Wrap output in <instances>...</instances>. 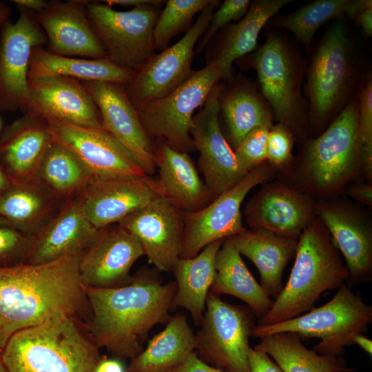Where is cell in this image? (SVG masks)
<instances>
[{"mask_svg":"<svg viewBox=\"0 0 372 372\" xmlns=\"http://www.w3.org/2000/svg\"><path fill=\"white\" fill-rule=\"evenodd\" d=\"M200 329L196 335L197 356L225 372H250L247 353L254 314L209 292Z\"/></svg>","mask_w":372,"mask_h":372,"instance_id":"obj_10","label":"cell"},{"mask_svg":"<svg viewBox=\"0 0 372 372\" xmlns=\"http://www.w3.org/2000/svg\"><path fill=\"white\" fill-rule=\"evenodd\" d=\"M103 1L111 7L117 5L122 7H133V8L144 5H163L165 3V1L163 0H106Z\"/></svg>","mask_w":372,"mask_h":372,"instance_id":"obj_49","label":"cell"},{"mask_svg":"<svg viewBox=\"0 0 372 372\" xmlns=\"http://www.w3.org/2000/svg\"><path fill=\"white\" fill-rule=\"evenodd\" d=\"M93 177L74 154L52 141L37 178L57 201H66L76 196Z\"/></svg>","mask_w":372,"mask_h":372,"instance_id":"obj_37","label":"cell"},{"mask_svg":"<svg viewBox=\"0 0 372 372\" xmlns=\"http://www.w3.org/2000/svg\"><path fill=\"white\" fill-rule=\"evenodd\" d=\"M293 132L278 123L270 128L267 142V160L274 165L287 163L291 156L293 145Z\"/></svg>","mask_w":372,"mask_h":372,"instance_id":"obj_44","label":"cell"},{"mask_svg":"<svg viewBox=\"0 0 372 372\" xmlns=\"http://www.w3.org/2000/svg\"><path fill=\"white\" fill-rule=\"evenodd\" d=\"M271 174L269 165L262 163L249 172L234 187L216 197L205 207L185 213L184 238L180 258H192L209 244L240 234L242 225L240 206L251 189Z\"/></svg>","mask_w":372,"mask_h":372,"instance_id":"obj_13","label":"cell"},{"mask_svg":"<svg viewBox=\"0 0 372 372\" xmlns=\"http://www.w3.org/2000/svg\"><path fill=\"white\" fill-rule=\"evenodd\" d=\"M185 213L163 196L150 202L118 224L140 243L144 256L159 271H172L182 252Z\"/></svg>","mask_w":372,"mask_h":372,"instance_id":"obj_17","label":"cell"},{"mask_svg":"<svg viewBox=\"0 0 372 372\" xmlns=\"http://www.w3.org/2000/svg\"><path fill=\"white\" fill-rule=\"evenodd\" d=\"M354 344H358L362 349L370 355H372V341L364 334H360L355 337Z\"/></svg>","mask_w":372,"mask_h":372,"instance_id":"obj_53","label":"cell"},{"mask_svg":"<svg viewBox=\"0 0 372 372\" xmlns=\"http://www.w3.org/2000/svg\"><path fill=\"white\" fill-rule=\"evenodd\" d=\"M100 112L102 127L137 160L145 173H154L155 146L145 132L125 85L106 81H81Z\"/></svg>","mask_w":372,"mask_h":372,"instance_id":"obj_20","label":"cell"},{"mask_svg":"<svg viewBox=\"0 0 372 372\" xmlns=\"http://www.w3.org/2000/svg\"><path fill=\"white\" fill-rule=\"evenodd\" d=\"M221 83L211 90L199 112L192 118L189 130L198 166L205 184L215 198L229 191L247 174L240 168L234 151L225 138L219 121L218 94Z\"/></svg>","mask_w":372,"mask_h":372,"instance_id":"obj_16","label":"cell"},{"mask_svg":"<svg viewBox=\"0 0 372 372\" xmlns=\"http://www.w3.org/2000/svg\"><path fill=\"white\" fill-rule=\"evenodd\" d=\"M209 292L218 296L231 295L241 300L258 320L269 311L273 304L250 273L229 238L224 240L217 253L216 273Z\"/></svg>","mask_w":372,"mask_h":372,"instance_id":"obj_33","label":"cell"},{"mask_svg":"<svg viewBox=\"0 0 372 372\" xmlns=\"http://www.w3.org/2000/svg\"><path fill=\"white\" fill-rule=\"evenodd\" d=\"M254 349L270 355L283 372H354L341 356L322 355L307 349L292 333H278L260 338Z\"/></svg>","mask_w":372,"mask_h":372,"instance_id":"obj_36","label":"cell"},{"mask_svg":"<svg viewBox=\"0 0 372 372\" xmlns=\"http://www.w3.org/2000/svg\"><path fill=\"white\" fill-rule=\"evenodd\" d=\"M159 272L143 267L126 285L85 289L91 310L87 329L98 347L114 358L132 359L143 349L151 329L170 320L176 285L163 284Z\"/></svg>","mask_w":372,"mask_h":372,"instance_id":"obj_2","label":"cell"},{"mask_svg":"<svg viewBox=\"0 0 372 372\" xmlns=\"http://www.w3.org/2000/svg\"><path fill=\"white\" fill-rule=\"evenodd\" d=\"M221 83L219 115L224 118L229 141L234 149L254 129L272 126L273 113L258 87L242 75Z\"/></svg>","mask_w":372,"mask_h":372,"instance_id":"obj_28","label":"cell"},{"mask_svg":"<svg viewBox=\"0 0 372 372\" xmlns=\"http://www.w3.org/2000/svg\"><path fill=\"white\" fill-rule=\"evenodd\" d=\"M355 19L360 25L364 37L372 36V8L367 9L359 14Z\"/></svg>","mask_w":372,"mask_h":372,"instance_id":"obj_52","label":"cell"},{"mask_svg":"<svg viewBox=\"0 0 372 372\" xmlns=\"http://www.w3.org/2000/svg\"><path fill=\"white\" fill-rule=\"evenodd\" d=\"M224 240L215 241L192 258H179L172 271L176 289L172 310L183 307L187 310L196 325H200L206 300L216 273V258Z\"/></svg>","mask_w":372,"mask_h":372,"instance_id":"obj_31","label":"cell"},{"mask_svg":"<svg viewBox=\"0 0 372 372\" xmlns=\"http://www.w3.org/2000/svg\"><path fill=\"white\" fill-rule=\"evenodd\" d=\"M169 372H225L199 358L195 351Z\"/></svg>","mask_w":372,"mask_h":372,"instance_id":"obj_46","label":"cell"},{"mask_svg":"<svg viewBox=\"0 0 372 372\" xmlns=\"http://www.w3.org/2000/svg\"><path fill=\"white\" fill-rule=\"evenodd\" d=\"M159 196L156 180L148 176L93 177L76 195L98 229L118 223Z\"/></svg>","mask_w":372,"mask_h":372,"instance_id":"obj_21","label":"cell"},{"mask_svg":"<svg viewBox=\"0 0 372 372\" xmlns=\"http://www.w3.org/2000/svg\"><path fill=\"white\" fill-rule=\"evenodd\" d=\"M52 143L44 118L25 112L0 136V163L14 181L36 179Z\"/></svg>","mask_w":372,"mask_h":372,"instance_id":"obj_25","label":"cell"},{"mask_svg":"<svg viewBox=\"0 0 372 372\" xmlns=\"http://www.w3.org/2000/svg\"><path fill=\"white\" fill-rule=\"evenodd\" d=\"M291 0H255L251 1L246 14L238 21L223 28L220 41L210 61H216L222 72V79L232 78L234 62L258 48V37L262 28L280 10Z\"/></svg>","mask_w":372,"mask_h":372,"instance_id":"obj_30","label":"cell"},{"mask_svg":"<svg viewBox=\"0 0 372 372\" xmlns=\"http://www.w3.org/2000/svg\"><path fill=\"white\" fill-rule=\"evenodd\" d=\"M322 222L311 220L298 239L289 280L257 325H270L302 315L314 308L327 290L338 289L348 270Z\"/></svg>","mask_w":372,"mask_h":372,"instance_id":"obj_4","label":"cell"},{"mask_svg":"<svg viewBox=\"0 0 372 372\" xmlns=\"http://www.w3.org/2000/svg\"><path fill=\"white\" fill-rule=\"evenodd\" d=\"M247 357L250 372H283L265 352L250 347Z\"/></svg>","mask_w":372,"mask_h":372,"instance_id":"obj_45","label":"cell"},{"mask_svg":"<svg viewBox=\"0 0 372 372\" xmlns=\"http://www.w3.org/2000/svg\"><path fill=\"white\" fill-rule=\"evenodd\" d=\"M360 159L365 172L372 171V78L367 75L358 93Z\"/></svg>","mask_w":372,"mask_h":372,"instance_id":"obj_40","label":"cell"},{"mask_svg":"<svg viewBox=\"0 0 372 372\" xmlns=\"http://www.w3.org/2000/svg\"><path fill=\"white\" fill-rule=\"evenodd\" d=\"M11 9L6 3L0 0V30L4 23L9 19Z\"/></svg>","mask_w":372,"mask_h":372,"instance_id":"obj_55","label":"cell"},{"mask_svg":"<svg viewBox=\"0 0 372 372\" xmlns=\"http://www.w3.org/2000/svg\"><path fill=\"white\" fill-rule=\"evenodd\" d=\"M0 226L11 227L10 223L4 218L0 217Z\"/></svg>","mask_w":372,"mask_h":372,"instance_id":"obj_57","label":"cell"},{"mask_svg":"<svg viewBox=\"0 0 372 372\" xmlns=\"http://www.w3.org/2000/svg\"><path fill=\"white\" fill-rule=\"evenodd\" d=\"M251 1L249 0H225L213 13L209 25L200 39L195 55L205 48L215 34L231 23L237 22L247 13Z\"/></svg>","mask_w":372,"mask_h":372,"instance_id":"obj_42","label":"cell"},{"mask_svg":"<svg viewBox=\"0 0 372 372\" xmlns=\"http://www.w3.org/2000/svg\"><path fill=\"white\" fill-rule=\"evenodd\" d=\"M0 30V111L24 109L28 97V73L32 50L47 43L37 14L18 8Z\"/></svg>","mask_w":372,"mask_h":372,"instance_id":"obj_14","label":"cell"},{"mask_svg":"<svg viewBox=\"0 0 372 372\" xmlns=\"http://www.w3.org/2000/svg\"><path fill=\"white\" fill-rule=\"evenodd\" d=\"M0 372H8L7 369L3 364L1 353L0 352Z\"/></svg>","mask_w":372,"mask_h":372,"instance_id":"obj_56","label":"cell"},{"mask_svg":"<svg viewBox=\"0 0 372 372\" xmlns=\"http://www.w3.org/2000/svg\"><path fill=\"white\" fill-rule=\"evenodd\" d=\"M27 234L8 226H0V268L23 263Z\"/></svg>","mask_w":372,"mask_h":372,"instance_id":"obj_43","label":"cell"},{"mask_svg":"<svg viewBox=\"0 0 372 372\" xmlns=\"http://www.w3.org/2000/svg\"><path fill=\"white\" fill-rule=\"evenodd\" d=\"M236 62L256 70L257 87L274 118L292 132H300L309 116L308 103L302 92L306 65L285 33L270 32L261 46Z\"/></svg>","mask_w":372,"mask_h":372,"instance_id":"obj_5","label":"cell"},{"mask_svg":"<svg viewBox=\"0 0 372 372\" xmlns=\"http://www.w3.org/2000/svg\"><path fill=\"white\" fill-rule=\"evenodd\" d=\"M161 6L117 11L103 1H88L87 16L110 61L135 71L155 54L153 32Z\"/></svg>","mask_w":372,"mask_h":372,"instance_id":"obj_9","label":"cell"},{"mask_svg":"<svg viewBox=\"0 0 372 372\" xmlns=\"http://www.w3.org/2000/svg\"><path fill=\"white\" fill-rule=\"evenodd\" d=\"M25 112L42 118L53 117L74 125L100 129L99 109L81 81L47 75L28 77Z\"/></svg>","mask_w":372,"mask_h":372,"instance_id":"obj_22","label":"cell"},{"mask_svg":"<svg viewBox=\"0 0 372 372\" xmlns=\"http://www.w3.org/2000/svg\"><path fill=\"white\" fill-rule=\"evenodd\" d=\"M372 8L371 0H351L345 14L351 19H355L367 9Z\"/></svg>","mask_w":372,"mask_h":372,"instance_id":"obj_50","label":"cell"},{"mask_svg":"<svg viewBox=\"0 0 372 372\" xmlns=\"http://www.w3.org/2000/svg\"><path fill=\"white\" fill-rule=\"evenodd\" d=\"M99 349L84 321L61 316L14 333L1 357L8 372H95Z\"/></svg>","mask_w":372,"mask_h":372,"instance_id":"obj_3","label":"cell"},{"mask_svg":"<svg viewBox=\"0 0 372 372\" xmlns=\"http://www.w3.org/2000/svg\"><path fill=\"white\" fill-rule=\"evenodd\" d=\"M144 256L137 239L118 223L99 229L79 262V278L85 289H110L131 282L130 270Z\"/></svg>","mask_w":372,"mask_h":372,"instance_id":"obj_18","label":"cell"},{"mask_svg":"<svg viewBox=\"0 0 372 372\" xmlns=\"http://www.w3.org/2000/svg\"><path fill=\"white\" fill-rule=\"evenodd\" d=\"M245 215L251 229H264L298 239L311 223L310 202L283 185L260 190L247 204Z\"/></svg>","mask_w":372,"mask_h":372,"instance_id":"obj_26","label":"cell"},{"mask_svg":"<svg viewBox=\"0 0 372 372\" xmlns=\"http://www.w3.org/2000/svg\"><path fill=\"white\" fill-rule=\"evenodd\" d=\"M372 322V306L366 304L351 287L342 285L333 298L294 318L270 325H255L252 335L261 338L278 333H292L301 339L320 338L313 350L322 355L341 356L345 347L364 334Z\"/></svg>","mask_w":372,"mask_h":372,"instance_id":"obj_7","label":"cell"},{"mask_svg":"<svg viewBox=\"0 0 372 372\" xmlns=\"http://www.w3.org/2000/svg\"><path fill=\"white\" fill-rule=\"evenodd\" d=\"M156 180L158 192L185 213L196 211L213 196L200 178L188 153L178 152L165 141L155 146Z\"/></svg>","mask_w":372,"mask_h":372,"instance_id":"obj_27","label":"cell"},{"mask_svg":"<svg viewBox=\"0 0 372 372\" xmlns=\"http://www.w3.org/2000/svg\"><path fill=\"white\" fill-rule=\"evenodd\" d=\"M196 343L186 316L178 313L130 360L126 372H169L195 351Z\"/></svg>","mask_w":372,"mask_h":372,"instance_id":"obj_32","label":"cell"},{"mask_svg":"<svg viewBox=\"0 0 372 372\" xmlns=\"http://www.w3.org/2000/svg\"><path fill=\"white\" fill-rule=\"evenodd\" d=\"M211 0H169L161 11L153 32L155 50L168 47L170 40L191 27L194 16Z\"/></svg>","mask_w":372,"mask_h":372,"instance_id":"obj_39","label":"cell"},{"mask_svg":"<svg viewBox=\"0 0 372 372\" xmlns=\"http://www.w3.org/2000/svg\"><path fill=\"white\" fill-rule=\"evenodd\" d=\"M18 8L25 9L36 14L40 12L48 5L45 0H13L12 1Z\"/></svg>","mask_w":372,"mask_h":372,"instance_id":"obj_51","label":"cell"},{"mask_svg":"<svg viewBox=\"0 0 372 372\" xmlns=\"http://www.w3.org/2000/svg\"><path fill=\"white\" fill-rule=\"evenodd\" d=\"M88 1H49L37 14L48 51L60 56L87 59L107 58L86 13Z\"/></svg>","mask_w":372,"mask_h":372,"instance_id":"obj_23","label":"cell"},{"mask_svg":"<svg viewBox=\"0 0 372 372\" xmlns=\"http://www.w3.org/2000/svg\"><path fill=\"white\" fill-rule=\"evenodd\" d=\"M56 202L37 178L14 181L0 194V217L29 235L51 215Z\"/></svg>","mask_w":372,"mask_h":372,"instance_id":"obj_35","label":"cell"},{"mask_svg":"<svg viewBox=\"0 0 372 372\" xmlns=\"http://www.w3.org/2000/svg\"><path fill=\"white\" fill-rule=\"evenodd\" d=\"M351 0H317L271 20V25L291 32L309 51L318 30L332 19L345 14Z\"/></svg>","mask_w":372,"mask_h":372,"instance_id":"obj_38","label":"cell"},{"mask_svg":"<svg viewBox=\"0 0 372 372\" xmlns=\"http://www.w3.org/2000/svg\"><path fill=\"white\" fill-rule=\"evenodd\" d=\"M98 231L86 217L76 196L28 236L23 263L42 265L83 252Z\"/></svg>","mask_w":372,"mask_h":372,"instance_id":"obj_19","label":"cell"},{"mask_svg":"<svg viewBox=\"0 0 372 372\" xmlns=\"http://www.w3.org/2000/svg\"><path fill=\"white\" fill-rule=\"evenodd\" d=\"M316 210L346 262L351 287L370 281L372 271V234L369 225L353 210L333 203H320Z\"/></svg>","mask_w":372,"mask_h":372,"instance_id":"obj_24","label":"cell"},{"mask_svg":"<svg viewBox=\"0 0 372 372\" xmlns=\"http://www.w3.org/2000/svg\"><path fill=\"white\" fill-rule=\"evenodd\" d=\"M95 372H126V367L122 360L116 358H108L103 355L96 366Z\"/></svg>","mask_w":372,"mask_h":372,"instance_id":"obj_47","label":"cell"},{"mask_svg":"<svg viewBox=\"0 0 372 372\" xmlns=\"http://www.w3.org/2000/svg\"><path fill=\"white\" fill-rule=\"evenodd\" d=\"M43 118L52 141L69 149L94 177L148 176L134 156L103 128Z\"/></svg>","mask_w":372,"mask_h":372,"instance_id":"obj_15","label":"cell"},{"mask_svg":"<svg viewBox=\"0 0 372 372\" xmlns=\"http://www.w3.org/2000/svg\"><path fill=\"white\" fill-rule=\"evenodd\" d=\"M1 118H0V130H1Z\"/></svg>","mask_w":372,"mask_h":372,"instance_id":"obj_58","label":"cell"},{"mask_svg":"<svg viewBox=\"0 0 372 372\" xmlns=\"http://www.w3.org/2000/svg\"><path fill=\"white\" fill-rule=\"evenodd\" d=\"M134 71L119 67L107 58L60 56L37 46L32 50L28 77L57 75L81 81H106L127 85Z\"/></svg>","mask_w":372,"mask_h":372,"instance_id":"obj_34","label":"cell"},{"mask_svg":"<svg viewBox=\"0 0 372 372\" xmlns=\"http://www.w3.org/2000/svg\"><path fill=\"white\" fill-rule=\"evenodd\" d=\"M358 64L342 22L331 25L316 47L307 70L305 92L313 125L333 121L353 99Z\"/></svg>","mask_w":372,"mask_h":372,"instance_id":"obj_6","label":"cell"},{"mask_svg":"<svg viewBox=\"0 0 372 372\" xmlns=\"http://www.w3.org/2000/svg\"><path fill=\"white\" fill-rule=\"evenodd\" d=\"M0 163V194L8 189L14 182Z\"/></svg>","mask_w":372,"mask_h":372,"instance_id":"obj_54","label":"cell"},{"mask_svg":"<svg viewBox=\"0 0 372 372\" xmlns=\"http://www.w3.org/2000/svg\"><path fill=\"white\" fill-rule=\"evenodd\" d=\"M358 111L357 94L328 128L307 145L304 171L317 189L326 192L335 189L347 181L360 164Z\"/></svg>","mask_w":372,"mask_h":372,"instance_id":"obj_11","label":"cell"},{"mask_svg":"<svg viewBox=\"0 0 372 372\" xmlns=\"http://www.w3.org/2000/svg\"><path fill=\"white\" fill-rule=\"evenodd\" d=\"M348 194L368 205L372 202V187L370 185H359L353 186L348 190Z\"/></svg>","mask_w":372,"mask_h":372,"instance_id":"obj_48","label":"cell"},{"mask_svg":"<svg viewBox=\"0 0 372 372\" xmlns=\"http://www.w3.org/2000/svg\"><path fill=\"white\" fill-rule=\"evenodd\" d=\"M240 255L248 258L260 275V286L271 298L282 290V275L296 254L298 239L264 229L246 230L229 238Z\"/></svg>","mask_w":372,"mask_h":372,"instance_id":"obj_29","label":"cell"},{"mask_svg":"<svg viewBox=\"0 0 372 372\" xmlns=\"http://www.w3.org/2000/svg\"><path fill=\"white\" fill-rule=\"evenodd\" d=\"M272 126L262 125L254 129L234 150L238 164L245 174L267 160V142Z\"/></svg>","mask_w":372,"mask_h":372,"instance_id":"obj_41","label":"cell"},{"mask_svg":"<svg viewBox=\"0 0 372 372\" xmlns=\"http://www.w3.org/2000/svg\"><path fill=\"white\" fill-rule=\"evenodd\" d=\"M219 5V1L211 0L178 42L154 54L143 66L134 71L125 87L136 110L149 102L166 96L189 76L195 45Z\"/></svg>","mask_w":372,"mask_h":372,"instance_id":"obj_12","label":"cell"},{"mask_svg":"<svg viewBox=\"0 0 372 372\" xmlns=\"http://www.w3.org/2000/svg\"><path fill=\"white\" fill-rule=\"evenodd\" d=\"M222 79L216 61H210L166 96L137 110L141 123L153 138L164 139L172 148L188 153L195 150L189 130L195 110L202 106L214 87Z\"/></svg>","mask_w":372,"mask_h":372,"instance_id":"obj_8","label":"cell"},{"mask_svg":"<svg viewBox=\"0 0 372 372\" xmlns=\"http://www.w3.org/2000/svg\"><path fill=\"white\" fill-rule=\"evenodd\" d=\"M83 252L42 265L0 268V352L17 332L55 318L85 323L91 310L79 278Z\"/></svg>","mask_w":372,"mask_h":372,"instance_id":"obj_1","label":"cell"}]
</instances>
